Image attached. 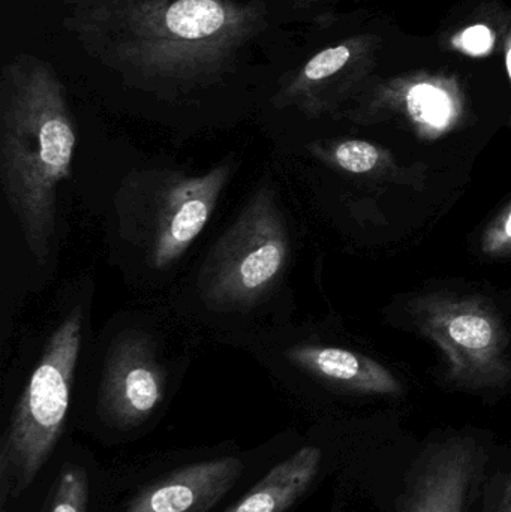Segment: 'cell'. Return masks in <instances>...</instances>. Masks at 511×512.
Here are the masks:
<instances>
[{"label":"cell","mask_w":511,"mask_h":512,"mask_svg":"<svg viewBox=\"0 0 511 512\" xmlns=\"http://www.w3.org/2000/svg\"><path fill=\"white\" fill-rule=\"evenodd\" d=\"M507 66H509V72H510V77H511V50H510L509 56H507Z\"/></svg>","instance_id":"d6986e66"},{"label":"cell","mask_w":511,"mask_h":512,"mask_svg":"<svg viewBox=\"0 0 511 512\" xmlns=\"http://www.w3.org/2000/svg\"><path fill=\"white\" fill-rule=\"evenodd\" d=\"M482 248L488 255L507 254L511 251V204L506 212L486 230Z\"/></svg>","instance_id":"9a60e30c"},{"label":"cell","mask_w":511,"mask_h":512,"mask_svg":"<svg viewBox=\"0 0 511 512\" xmlns=\"http://www.w3.org/2000/svg\"><path fill=\"white\" fill-rule=\"evenodd\" d=\"M414 309L423 333L443 351L452 379L494 387L509 378V334L491 307L474 298L431 295Z\"/></svg>","instance_id":"8992f818"},{"label":"cell","mask_w":511,"mask_h":512,"mask_svg":"<svg viewBox=\"0 0 511 512\" xmlns=\"http://www.w3.org/2000/svg\"><path fill=\"white\" fill-rule=\"evenodd\" d=\"M411 114L432 126L446 125L450 117V101L443 90L429 84L414 87L408 95Z\"/></svg>","instance_id":"4fadbf2b"},{"label":"cell","mask_w":511,"mask_h":512,"mask_svg":"<svg viewBox=\"0 0 511 512\" xmlns=\"http://www.w3.org/2000/svg\"><path fill=\"white\" fill-rule=\"evenodd\" d=\"M485 490L482 512H511V471L492 477Z\"/></svg>","instance_id":"2e32d148"},{"label":"cell","mask_w":511,"mask_h":512,"mask_svg":"<svg viewBox=\"0 0 511 512\" xmlns=\"http://www.w3.org/2000/svg\"><path fill=\"white\" fill-rule=\"evenodd\" d=\"M492 41L494 38H492L491 30L482 24L470 27L462 35V45L471 54H483L491 50Z\"/></svg>","instance_id":"e0dca14e"},{"label":"cell","mask_w":511,"mask_h":512,"mask_svg":"<svg viewBox=\"0 0 511 512\" xmlns=\"http://www.w3.org/2000/svg\"><path fill=\"white\" fill-rule=\"evenodd\" d=\"M81 339L75 307L48 339L0 441V512L29 490L62 436Z\"/></svg>","instance_id":"3957f363"},{"label":"cell","mask_w":511,"mask_h":512,"mask_svg":"<svg viewBox=\"0 0 511 512\" xmlns=\"http://www.w3.org/2000/svg\"><path fill=\"white\" fill-rule=\"evenodd\" d=\"M267 24L261 0H102L63 20L93 60L156 93L221 80Z\"/></svg>","instance_id":"6da1fadb"},{"label":"cell","mask_w":511,"mask_h":512,"mask_svg":"<svg viewBox=\"0 0 511 512\" xmlns=\"http://www.w3.org/2000/svg\"><path fill=\"white\" fill-rule=\"evenodd\" d=\"M330 155L339 168L353 174L369 173L380 162V152L377 147L359 140L336 144Z\"/></svg>","instance_id":"5bb4252c"},{"label":"cell","mask_w":511,"mask_h":512,"mask_svg":"<svg viewBox=\"0 0 511 512\" xmlns=\"http://www.w3.org/2000/svg\"><path fill=\"white\" fill-rule=\"evenodd\" d=\"M63 2L74 6L75 8V6L90 5V3L102 2V0H63Z\"/></svg>","instance_id":"ac0fdd59"},{"label":"cell","mask_w":511,"mask_h":512,"mask_svg":"<svg viewBox=\"0 0 511 512\" xmlns=\"http://www.w3.org/2000/svg\"><path fill=\"white\" fill-rule=\"evenodd\" d=\"M486 457L477 441L462 436L426 448L408 472L398 512H465Z\"/></svg>","instance_id":"52a82bcc"},{"label":"cell","mask_w":511,"mask_h":512,"mask_svg":"<svg viewBox=\"0 0 511 512\" xmlns=\"http://www.w3.org/2000/svg\"><path fill=\"white\" fill-rule=\"evenodd\" d=\"M285 355L294 366L342 390L384 396H396L402 391L390 370L359 352L335 346L296 345Z\"/></svg>","instance_id":"30bf717a"},{"label":"cell","mask_w":511,"mask_h":512,"mask_svg":"<svg viewBox=\"0 0 511 512\" xmlns=\"http://www.w3.org/2000/svg\"><path fill=\"white\" fill-rule=\"evenodd\" d=\"M74 117L47 60L20 53L0 72V180L24 242L39 265L50 259L57 188L71 176Z\"/></svg>","instance_id":"7a4b0ae2"},{"label":"cell","mask_w":511,"mask_h":512,"mask_svg":"<svg viewBox=\"0 0 511 512\" xmlns=\"http://www.w3.org/2000/svg\"><path fill=\"white\" fill-rule=\"evenodd\" d=\"M320 448L305 447L270 469L269 474L225 512H285L314 483L320 471Z\"/></svg>","instance_id":"8fae6325"},{"label":"cell","mask_w":511,"mask_h":512,"mask_svg":"<svg viewBox=\"0 0 511 512\" xmlns=\"http://www.w3.org/2000/svg\"><path fill=\"white\" fill-rule=\"evenodd\" d=\"M165 388L167 378L149 340L131 334L113 346L105 361L99 411L117 429H134L159 408Z\"/></svg>","instance_id":"ba28073f"},{"label":"cell","mask_w":511,"mask_h":512,"mask_svg":"<svg viewBox=\"0 0 511 512\" xmlns=\"http://www.w3.org/2000/svg\"><path fill=\"white\" fill-rule=\"evenodd\" d=\"M242 460L221 457L176 469L141 490L125 512H207L239 481Z\"/></svg>","instance_id":"9c48e42d"},{"label":"cell","mask_w":511,"mask_h":512,"mask_svg":"<svg viewBox=\"0 0 511 512\" xmlns=\"http://www.w3.org/2000/svg\"><path fill=\"white\" fill-rule=\"evenodd\" d=\"M230 177L231 164L224 162L200 176L165 171L152 174L146 185L138 183L137 197L126 204V222L153 267H171L191 248Z\"/></svg>","instance_id":"5b68a950"},{"label":"cell","mask_w":511,"mask_h":512,"mask_svg":"<svg viewBox=\"0 0 511 512\" xmlns=\"http://www.w3.org/2000/svg\"><path fill=\"white\" fill-rule=\"evenodd\" d=\"M89 477L86 469L66 465L51 487L41 512H87Z\"/></svg>","instance_id":"7c38bea8"},{"label":"cell","mask_w":511,"mask_h":512,"mask_svg":"<svg viewBox=\"0 0 511 512\" xmlns=\"http://www.w3.org/2000/svg\"><path fill=\"white\" fill-rule=\"evenodd\" d=\"M290 249L275 189L263 186L207 255L198 276L201 297L213 309H251L281 280Z\"/></svg>","instance_id":"277c9868"}]
</instances>
